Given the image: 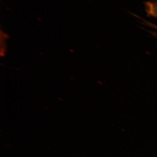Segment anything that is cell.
Segmentation results:
<instances>
[{
  "label": "cell",
  "instance_id": "1",
  "mask_svg": "<svg viewBox=\"0 0 157 157\" xmlns=\"http://www.w3.org/2000/svg\"><path fill=\"white\" fill-rule=\"evenodd\" d=\"M144 9L147 15L157 19V0L145 2Z\"/></svg>",
  "mask_w": 157,
  "mask_h": 157
}]
</instances>
